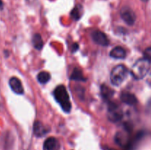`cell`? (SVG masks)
Segmentation results:
<instances>
[{
    "label": "cell",
    "mask_w": 151,
    "mask_h": 150,
    "mask_svg": "<svg viewBox=\"0 0 151 150\" xmlns=\"http://www.w3.org/2000/svg\"><path fill=\"white\" fill-rule=\"evenodd\" d=\"M108 119L113 123L119 122L123 118V112L121 107L115 103L111 102L108 107Z\"/></svg>",
    "instance_id": "cell-4"
},
{
    "label": "cell",
    "mask_w": 151,
    "mask_h": 150,
    "mask_svg": "<svg viewBox=\"0 0 151 150\" xmlns=\"http://www.w3.org/2000/svg\"><path fill=\"white\" fill-rule=\"evenodd\" d=\"M60 144L54 137H50L44 143L43 150H59Z\"/></svg>",
    "instance_id": "cell-8"
},
{
    "label": "cell",
    "mask_w": 151,
    "mask_h": 150,
    "mask_svg": "<svg viewBox=\"0 0 151 150\" xmlns=\"http://www.w3.org/2000/svg\"><path fill=\"white\" fill-rule=\"evenodd\" d=\"M120 16L122 20L127 24L130 25V26L134 25L136 21V19H137V16H136V14L134 12V10L131 8H130L129 7H127V6L123 7L121 9Z\"/></svg>",
    "instance_id": "cell-5"
},
{
    "label": "cell",
    "mask_w": 151,
    "mask_h": 150,
    "mask_svg": "<svg viewBox=\"0 0 151 150\" xmlns=\"http://www.w3.org/2000/svg\"><path fill=\"white\" fill-rule=\"evenodd\" d=\"M150 68V63L145 57L137 60L133 66L131 74L135 79H141L148 73Z\"/></svg>",
    "instance_id": "cell-2"
},
{
    "label": "cell",
    "mask_w": 151,
    "mask_h": 150,
    "mask_svg": "<svg viewBox=\"0 0 151 150\" xmlns=\"http://www.w3.org/2000/svg\"><path fill=\"white\" fill-rule=\"evenodd\" d=\"M4 7V4H3L2 0H0V10H2Z\"/></svg>",
    "instance_id": "cell-19"
},
{
    "label": "cell",
    "mask_w": 151,
    "mask_h": 150,
    "mask_svg": "<svg viewBox=\"0 0 151 150\" xmlns=\"http://www.w3.org/2000/svg\"><path fill=\"white\" fill-rule=\"evenodd\" d=\"M114 91L111 89V88H109L107 85H103L101 86V94L103 97L106 99H109L112 97L114 95Z\"/></svg>",
    "instance_id": "cell-13"
},
{
    "label": "cell",
    "mask_w": 151,
    "mask_h": 150,
    "mask_svg": "<svg viewBox=\"0 0 151 150\" xmlns=\"http://www.w3.org/2000/svg\"><path fill=\"white\" fill-rule=\"evenodd\" d=\"M78 48H79V46H78V44H77V43L74 44L73 45H72V52H75V51H76L78 49Z\"/></svg>",
    "instance_id": "cell-18"
},
{
    "label": "cell",
    "mask_w": 151,
    "mask_h": 150,
    "mask_svg": "<svg viewBox=\"0 0 151 150\" xmlns=\"http://www.w3.org/2000/svg\"><path fill=\"white\" fill-rule=\"evenodd\" d=\"M142 1H145V2H146V1H148V0H142Z\"/></svg>",
    "instance_id": "cell-20"
},
{
    "label": "cell",
    "mask_w": 151,
    "mask_h": 150,
    "mask_svg": "<svg viewBox=\"0 0 151 150\" xmlns=\"http://www.w3.org/2000/svg\"><path fill=\"white\" fill-rule=\"evenodd\" d=\"M83 7L81 4H78L73 8V10L71 12V16L75 20H78L82 16Z\"/></svg>",
    "instance_id": "cell-16"
},
{
    "label": "cell",
    "mask_w": 151,
    "mask_h": 150,
    "mask_svg": "<svg viewBox=\"0 0 151 150\" xmlns=\"http://www.w3.org/2000/svg\"><path fill=\"white\" fill-rule=\"evenodd\" d=\"M70 79L76 81H83V82H85L86 79L83 75L82 71L78 69H74L73 72L71 74Z\"/></svg>",
    "instance_id": "cell-15"
},
{
    "label": "cell",
    "mask_w": 151,
    "mask_h": 150,
    "mask_svg": "<svg viewBox=\"0 0 151 150\" xmlns=\"http://www.w3.org/2000/svg\"><path fill=\"white\" fill-rule=\"evenodd\" d=\"M128 75V69L124 65H118L112 69L110 79L112 85L119 86L126 79Z\"/></svg>",
    "instance_id": "cell-3"
},
{
    "label": "cell",
    "mask_w": 151,
    "mask_h": 150,
    "mask_svg": "<svg viewBox=\"0 0 151 150\" xmlns=\"http://www.w3.org/2000/svg\"><path fill=\"white\" fill-rule=\"evenodd\" d=\"M120 99L125 104L128 105H135L137 103V99L134 94L129 92H123L120 95Z\"/></svg>",
    "instance_id": "cell-9"
},
{
    "label": "cell",
    "mask_w": 151,
    "mask_h": 150,
    "mask_svg": "<svg viewBox=\"0 0 151 150\" xmlns=\"http://www.w3.org/2000/svg\"><path fill=\"white\" fill-rule=\"evenodd\" d=\"M9 85L15 94H19V95L24 94L23 85L19 78L16 77V76H13L10 78L9 80Z\"/></svg>",
    "instance_id": "cell-7"
},
{
    "label": "cell",
    "mask_w": 151,
    "mask_h": 150,
    "mask_svg": "<svg viewBox=\"0 0 151 150\" xmlns=\"http://www.w3.org/2000/svg\"><path fill=\"white\" fill-rule=\"evenodd\" d=\"M91 37L94 42L102 46H107L109 45V40L107 35L100 30H95L91 33Z\"/></svg>",
    "instance_id": "cell-6"
},
{
    "label": "cell",
    "mask_w": 151,
    "mask_h": 150,
    "mask_svg": "<svg viewBox=\"0 0 151 150\" xmlns=\"http://www.w3.org/2000/svg\"><path fill=\"white\" fill-rule=\"evenodd\" d=\"M32 45H33L34 48L36 49L40 50L42 49L43 46H44V41H43L41 35L40 34H35L32 37Z\"/></svg>",
    "instance_id": "cell-12"
},
{
    "label": "cell",
    "mask_w": 151,
    "mask_h": 150,
    "mask_svg": "<svg viewBox=\"0 0 151 150\" xmlns=\"http://www.w3.org/2000/svg\"><path fill=\"white\" fill-rule=\"evenodd\" d=\"M110 56L114 59H124L126 57V51L122 46H116L111 51Z\"/></svg>",
    "instance_id": "cell-10"
},
{
    "label": "cell",
    "mask_w": 151,
    "mask_h": 150,
    "mask_svg": "<svg viewBox=\"0 0 151 150\" xmlns=\"http://www.w3.org/2000/svg\"><path fill=\"white\" fill-rule=\"evenodd\" d=\"M50 78H51V76H50V73L47 71H41L37 76V79H38V81L41 84H45L47 82H48L50 81Z\"/></svg>",
    "instance_id": "cell-14"
},
{
    "label": "cell",
    "mask_w": 151,
    "mask_h": 150,
    "mask_svg": "<svg viewBox=\"0 0 151 150\" xmlns=\"http://www.w3.org/2000/svg\"><path fill=\"white\" fill-rule=\"evenodd\" d=\"M53 96L57 102L60 104L62 110L66 113H69L72 109V104L66 87L64 85H58L56 87L53 91Z\"/></svg>",
    "instance_id": "cell-1"
},
{
    "label": "cell",
    "mask_w": 151,
    "mask_h": 150,
    "mask_svg": "<svg viewBox=\"0 0 151 150\" xmlns=\"http://www.w3.org/2000/svg\"><path fill=\"white\" fill-rule=\"evenodd\" d=\"M33 132L36 136L41 137L47 133V128L40 121H35L33 125Z\"/></svg>",
    "instance_id": "cell-11"
},
{
    "label": "cell",
    "mask_w": 151,
    "mask_h": 150,
    "mask_svg": "<svg viewBox=\"0 0 151 150\" xmlns=\"http://www.w3.org/2000/svg\"><path fill=\"white\" fill-rule=\"evenodd\" d=\"M144 57L151 63V47H149L145 51Z\"/></svg>",
    "instance_id": "cell-17"
}]
</instances>
